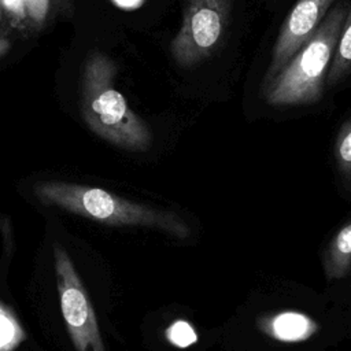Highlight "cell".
Masks as SVG:
<instances>
[{"mask_svg": "<svg viewBox=\"0 0 351 351\" xmlns=\"http://www.w3.org/2000/svg\"><path fill=\"white\" fill-rule=\"evenodd\" d=\"M115 75L117 64L106 53H89L82 71V117L92 132L111 144L145 151L152 141L151 130L115 89Z\"/></svg>", "mask_w": 351, "mask_h": 351, "instance_id": "cell-1", "label": "cell"}, {"mask_svg": "<svg viewBox=\"0 0 351 351\" xmlns=\"http://www.w3.org/2000/svg\"><path fill=\"white\" fill-rule=\"evenodd\" d=\"M346 15L344 4L329 10L315 33L269 82L262 85L267 104L306 106L321 100Z\"/></svg>", "mask_w": 351, "mask_h": 351, "instance_id": "cell-2", "label": "cell"}, {"mask_svg": "<svg viewBox=\"0 0 351 351\" xmlns=\"http://www.w3.org/2000/svg\"><path fill=\"white\" fill-rule=\"evenodd\" d=\"M34 195L43 204L56 206L106 225L155 228L178 239H186L191 234L189 228L177 214L126 200L100 188L47 181L34 188Z\"/></svg>", "mask_w": 351, "mask_h": 351, "instance_id": "cell-3", "label": "cell"}, {"mask_svg": "<svg viewBox=\"0 0 351 351\" xmlns=\"http://www.w3.org/2000/svg\"><path fill=\"white\" fill-rule=\"evenodd\" d=\"M230 12L232 0H182L181 26L170 43L178 67H196L218 49Z\"/></svg>", "mask_w": 351, "mask_h": 351, "instance_id": "cell-4", "label": "cell"}, {"mask_svg": "<svg viewBox=\"0 0 351 351\" xmlns=\"http://www.w3.org/2000/svg\"><path fill=\"white\" fill-rule=\"evenodd\" d=\"M53 256L60 308L75 350L106 351L93 307L69 254L60 245H55Z\"/></svg>", "mask_w": 351, "mask_h": 351, "instance_id": "cell-5", "label": "cell"}, {"mask_svg": "<svg viewBox=\"0 0 351 351\" xmlns=\"http://www.w3.org/2000/svg\"><path fill=\"white\" fill-rule=\"evenodd\" d=\"M333 1L335 0H298L278 32L262 85L269 82L315 33L328 15Z\"/></svg>", "mask_w": 351, "mask_h": 351, "instance_id": "cell-6", "label": "cell"}, {"mask_svg": "<svg viewBox=\"0 0 351 351\" xmlns=\"http://www.w3.org/2000/svg\"><path fill=\"white\" fill-rule=\"evenodd\" d=\"M259 326L270 337L281 341L306 340L317 330V324L310 317L296 311H282L266 317Z\"/></svg>", "mask_w": 351, "mask_h": 351, "instance_id": "cell-7", "label": "cell"}, {"mask_svg": "<svg viewBox=\"0 0 351 351\" xmlns=\"http://www.w3.org/2000/svg\"><path fill=\"white\" fill-rule=\"evenodd\" d=\"M324 269L328 280H339L348 274L351 269V221L329 243L324 255Z\"/></svg>", "mask_w": 351, "mask_h": 351, "instance_id": "cell-8", "label": "cell"}, {"mask_svg": "<svg viewBox=\"0 0 351 351\" xmlns=\"http://www.w3.org/2000/svg\"><path fill=\"white\" fill-rule=\"evenodd\" d=\"M351 73V5L341 27V33L333 53L330 69L326 77V86L336 85Z\"/></svg>", "mask_w": 351, "mask_h": 351, "instance_id": "cell-9", "label": "cell"}, {"mask_svg": "<svg viewBox=\"0 0 351 351\" xmlns=\"http://www.w3.org/2000/svg\"><path fill=\"white\" fill-rule=\"evenodd\" d=\"M25 337L14 314L0 303V351H14Z\"/></svg>", "mask_w": 351, "mask_h": 351, "instance_id": "cell-10", "label": "cell"}, {"mask_svg": "<svg viewBox=\"0 0 351 351\" xmlns=\"http://www.w3.org/2000/svg\"><path fill=\"white\" fill-rule=\"evenodd\" d=\"M336 159L341 173L351 177V119L343 123L336 141Z\"/></svg>", "mask_w": 351, "mask_h": 351, "instance_id": "cell-11", "label": "cell"}, {"mask_svg": "<svg viewBox=\"0 0 351 351\" xmlns=\"http://www.w3.org/2000/svg\"><path fill=\"white\" fill-rule=\"evenodd\" d=\"M166 337L171 344L181 348H185L197 340L195 329L186 321H174L166 329Z\"/></svg>", "mask_w": 351, "mask_h": 351, "instance_id": "cell-12", "label": "cell"}, {"mask_svg": "<svg viewBox=\"0 0 351 351\" xmlns=\"http://www.w3.org/2000/svg\"><path fill=\"white\" fill-rule=\"evenodd\" d=\"M26 19L34 27H41L49 14L51 0H25Z\"/></svg>", "mask_w": 351, "mask_h": 351, "instance_id": "cell-13", "label": "cell"}, {"mask_svg": "<svg viewBox=\"0 0 351 351\" xmlns=\"http://www.w3.org/2000/svg\"><path fill=\"white\" fill-rule=\"evenodd\" d=\"M0 5L7 11L15 26H21L23 22H27L25 0H0Z\"/></svg>", "mask_w": 351, "mask_h": 351, "instance_id": "cell-14", "label": "cell"}, {"mask_svg": "<svg viewBox=\"0 0 351 351\" xmlns=\"http://www.w3.org/2000/svg\"><path fill=\"white\" fill-rule=\"evenodd\" d=\"M117 7L123 10H136L144 4L145 0H111Z\"/></svg>", "mask_w": 351, "mask_h": 351, "instance_id": "cell-15", "label": "cell"}, {"mask_svg": "<svg viewBox=\"0 0 351 351\" xmlns=\"http://www.w3.org/2000/svg\"><path fill=\"white\" fill-rule=\"evenodd\" d=\"M10 41L7 38H0V59H3L5 56V53L10 49Z\"/></svg>", "mask_w": 351, "mask_h": 351, "instance_id": "cell-16", "label": "cell"}, {"mask_svg": "<svg viewBox=\"0 0 351 351\" xmlns=\"http://www.w3.org/2000/svg\"><path fill=\"white\" fill-rule=\"evenodd\" d=\"M0 16H1V5H0Z\"/></svg>", "mask_w": 351, "mask_h": 351, "instance_id": "cell-17", "label": "cell"}]
</instances>
